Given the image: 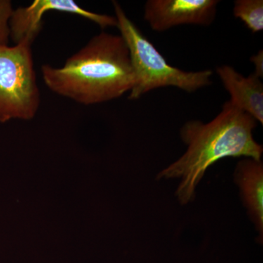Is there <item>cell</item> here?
Wrapping results in <instances>:
<instances>
[{
	"label": "cell",
	"mask_w": 263,
	"mask_h": 263,
	"mask_svg": "<svg viewBox=\"0 0 263 263\" xmlns=\"http://www.w3.org/2000/svg\"><path fill=\"white\" fill-rule=\"evenodd\" d=\"M257 122L237 108L230 100L212 121L185 123L180 131L186 152L157 174V180H177L176 197L182 205L193 202L199 183L207 170L227 157H245L261 160L262 145L254 140Z\"/></svg>",
	"instance_id": "6da1fadb"
},
{
	"label": "cell",
	"mask_w": 263,
	"mask_h": 263,
	"mask_svg": "<svg viewBox=\"0 0 263 263\" xmlns=\"http://www.w3.org/2000/svg\"><path fill=\"white\" fill-rule=\"evenodd\" d=\"M41 71L52 92L83 105L121 98L136 81L125 41L105 32L91 37L62 67L46 64Z\"/></svg>",
	"instance_id": "7a4b0ae2"
},
{
	"label": "cell",
	"mask_w": 263,
	"mask_h": 263,
	"mask_svg": "<svg viewBox=\"0 0 263 263\" xmlns=\"http://www.w3.org/2000/svg\"><path fill=\"white\" fill-rule=\"evenodd\" d=\"M113 6L117 28L127 44L136 78L129 100H138L159 88L171 86L192 93L212 84V70L187 72L170 65L127 16L121 5L113 1Z\"/></svg>",
	"instance_id": "3957f363"
},
{
	"label": "cell",
	"mask_w": 263,
	"mask_h": 263,
	"mask_svg": "<svg viewBox=\"0 0 263 263\" xmlns=\"http://www.w3.org/2000/svg\"><path fill=\"white\" fill-rule=\"evenodd\" d=\"M32 41L0 46V122L32 120L41 105Z\"/></svg>",
	"instance_id": "277c9868"
},
{
	"label": "cell",
	"mask_w": 263,
	"mask_h": 263,
	"mask_svg": "<svg viewBox=\"0 0 263 263\" xmlns=\"http://www.w3.org/2000/svg\"><path fill=\"white\" fill-rule=\"evenodd\" d=\"M49 11L79 15L98 24L103 29L117 27L115 16L89 11L73 0H34L29 6L13 10L10 20V39L15 44L25 39L34 42L43 29V14Z\"/></svg>",
	"instance_id": "5b68a950"
},
{
	"label": "cell",
	"mask_w": 263,
	"mask_h": 263,
	"mask_svg": "<svg viewBox=\"0 0 263 263\" xmlns=\"http://www.w3.org/2000/svg\"><path fill=\"white\" fill-rule=\"evenodd\" d=\"M219 3L218 0H148L143 17L159 32L183 24L208 27L215 20Z\"/></svg>",
	"instance_id": "8992f818"
},
{
	"label": "cell",
	"mask_w": 263,
	"mask_h": 263,
	"mask_svg": "<svg viewBox=\"0 0 263 263\" xmlns=\"http://www.w3.org/2000/svg\"><path fill=\"white\" fill-rule=\"evenodd\" d=\"M234 181L240 191L249 219L258 233V242L263 241V162L262 160L245 158L236 164Z\"/></svg>",
	"instance_id": "52a82bcc"
},
{
	"label": "cell",
	"mask_w": 263,
	"mask_h": 263,
	"mask_svg": "<svg viewBox=\"0 0 263 263\" xmlns=\"http://www.w3.org/2000/svg\"><path fill=\"white\" fill-rule=\"evenodd\" d=\"M216 74L230 94V101L262 125L263 84L260 78L254 73L245 77L228 65L218 67Z\"/></svg>",
	"instance_id": "ba28073f"
},
{
	"label": "cell",
	"mask_w": 263,
	"mask_h": 263,
	"mask_svg": "<svg viewBox=\"0 0 263 263\" xmlns=\"http://www.w3.org/2000/svg\"><path fill=\"white\" fill-rule=\"evenodd\" d=\"M233 15L253 33L263 29L262 0H235Z\"/></svg>",
	"instance_id": "9c48e42d"
},
{
	"label": "cell",
	"mask_w": 263,
	"mask_h": 263,
	"mask_svg": "<svg viewBox=\"0 0 263 263\" xmlns=\"http://www.w3.org/2000/svg\"><path fill=\"white\" fill-rule=\"evenodd\" d=\"M13 10L10 0H0V46H8L9 43L10 20Z\"/></svg>",
	"instance_id": "30bf717a"
},
{
	"label": "cell",
	"mask_w": 263,
	"mask_h": 263,
	"mask_svg": "<svg viewBox=\"0 0 263 263\" xmlns=\"http://www.w3.org/2000/svg\"><path fill=\"white\" fill-rule=\"evenodd\" d=\"M251 62L254 66V72L253 73L258 76L261 79L263 77V51H259L257 54L253 55L250 59Z\"/></svg>",
	"instance_id": "8fae6325"
}]
</instances>
